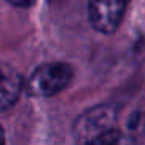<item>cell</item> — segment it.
Listing matches in <instances>:
<instances>
[{"instance_id":"obj_1","label":"cell","mask_w":145,"mask_h":145,"mask_svg":"<svg viewBox=\"0 0 145 145\" xmlns=\"http://www.w3.org/2000/svg\"><path fill=\"white\" fill-rule=\"evenodd\" d=\"M73 70L66 63L41 64L31 72L25 83V91L30 97L48 98L59 94L72 81Z\"/></svg>"},{"instance_id":"obj_2","label":"cell","mask_w":145,"mask_h":145,"mask_svg":"<svg viewBox=\"0 0 145 145\" xmlns=\"http://www.w3.org/2000/svg\"><path fill=\"white\" fill-rule=\"evenodd\" d=\"M117 108L112 105H97L89 108L73 123V134L80 140H91L116 126Z\"/></svg>"},{"instance_id":"obj_3","label":"cell","mask_w":145,"mask_h":145,"mask_svg":"<svg viewBox=\"0 0 145 145\" xmlns=\"http://www.w3.org/2000/svg\"><path fill=\"white\" fill-rule=\"evenodd\" d=\"M129 0H89L88 19L91 27L101 35H111L120 27Z\"/></svg>"},{"instance_id":"obj_4","label":"cell","mask_w":145,"mask_h":145,"mask_svg":"<svg viewBox=\"0 0 145 145\" xmlns=\"http://www.w3.org/2000/svg\"><path fill=\"white\" fill-rule=\"evenodd\" d=\"M22 89V75L13 66L0 63V111L13 108L19 100Z\"/></svg>"},{"instance_id":"obj_5","label":"cell","mask_w":145,"mask_h":145,"mask_svg":"<svg viewBox=\"0 0 145 145\" xmlns=\"http://www.w3.org/2000/svg\"><path fill=\"white\" fill-rule=\"evenodd\" d=\"M84 145H136V140L126 133L112 128L91 140L84 142Z\"/></svg>"},{"instance_id":"obj_6","label":"cell","mask_w":145,"mask_h":145,"mask_svg":"<svg viewBox=\"0 0 145 145\" xmlns=\"http://www.w3.org/2000/svg\"><path fill=\"white\" fill-rule=\"evenodd\" d=\"M11 5L14 7H20V8H30V7H35L36 3L39 2H45V0H8Z\"/></svg>"},{"instance_id":"obj_7","label":"cell","mask_w":145,"mask_h":145,"mask_svg":"<svg viewBox=\"0 0 145 145\" xmlns=\"http://www.w3.org/2000/svg\"><path fill=\"white\" fill-rule=\"evenodd\" d=\"M0 145H5V133L2 129V126H0Z\"/></svg>"}]
</instances>
